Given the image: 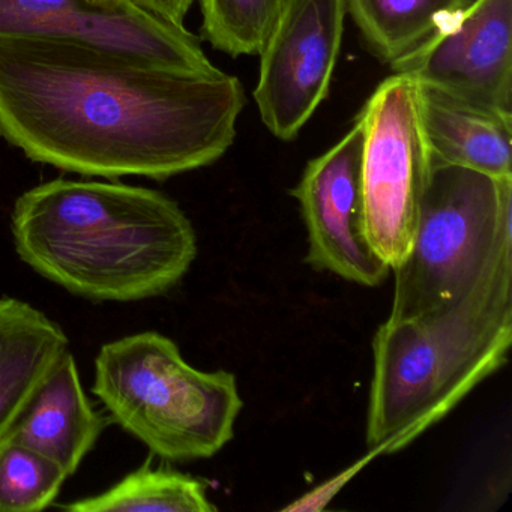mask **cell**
Returning a JSON list of instances; mask_svg holds the SVG:
<instances>
[{"label": "cell", "instance_id": "cell-4", "mask_svg": "<svg viewBox=\"0 0 512 512\" xmlns=\"http://www.w3.org/2000/svg\"><path fill=\"white\" fill-rule=\"evenodd\" d=\"M92 392L113 422L169 461L214 457L235 436L244 406L232 373L191 367L175 341L154 331L104 344Z\"/></svg>", "mask_w": 512, "mask_h": 512}, {"label": "cell", "instance_id": "cell-5", "mask_svg": "<svg viewBox=\"0 0 512 512\" xmlns=\"http://www.w3.org/2000/svg\"><path fill=\"white\" fill-rule=\"evenodd\" d=\"M512 178L433 160L389 320L431 316L512 272Z\"/></svg>", "mask_w": 512, "mask_h": 512}, {"label": "cell", "instance_id": "cell-14", "mask_svg": "<svg viewBox=\"0 0 512 512\" xmlns=\"http://www.w3.org/2000/svg\"><path fill=\"white\" fill-rule=\"evenodd\" d=\"M470 0H346L371 52L386 64L412 52Z\"/></svg>", "mask_w": 512, "mask_h": 512}, {"label": "cell", "instance_id": "cell-18", "mask_svg": "<svg viewBox=\"0 0 512 512\" xmlns=\"http://www.w3.org/2000/svg\"><path fill=\"white\" fill-rule=\"evenodd\" d=\"M382 454H385L382 446L371 448L368 454H365L361 460L356 461V463H353L352 466L347 467V469H344L343 472L338 473V475L332 476L331 479L323 482V484H320L319 487L314 488V490L308 491L307 494H304V496L299 497L298 500L286 506L284 511H322V509H325L326 505H328V503L331 502V500L334 499L368 463H371L374 458Z\"/></svg>", "mask_w": 512, "mask_h": 512}, {"label": "cell", "instance_id": "cell-2", "mask_svg": "<svg viewBox=\"0 0 512 512\" xmlns=\"http://www.w3.org/2000/svg\"><path fill=\"white\" fill-rule=\"evenodd\" d=\"M11 233L26 265L92 301L157 298L197 256L196 230L175 200L118 182L37 185L16 200Z\"/></svg>", "mask_w": 512, "mask_h": 512}, {"label": "cell", "instance_id": "cell-19", "mask_svg": "<svg viewBox=\"0 0 512 512\" xmlns=\"http://www.w3.org/2000/svg\"><path fill=\"white\" fill-rule=\"evenodd\" d=\"M196 0H149V10L170 22L184 25Z\"/></svg>", "mask_w": 512, "mask_h": 512}, {"label": "cell", "instance_id": "cell-15", "mask_svg": "<svg viewBox=\"0 0 512 512\" xmlns=\"http://www.w3.org/2000/svg\"><path fill=\"white\" fill-rule=\"evenodd\" d=\"M70 512H212L206 485L172 467L154 469L151 460L97 496L59 506Z\"/></svg>", "mask_w": 512, "mask_h": 512}, {"label": "cell", "instance_id": "cell-3", "mask_svg": "<svg viewBox=\"0 0 512 512\" xmlns=\"http://www.w3.org/2000/svg\"><path fill=\"white\" fill-rule=\"evenodd\" d=\"M512 344V272L446 310L386 320L373 341L368 449L406 448L499 370Z\"/></svg>", "mask_w": 512, "mask_h": 512}, {"label": "cell", "instance_id": "cell-17", "mask_svg": "<svg viewBox=\"0 0 512 512\" xmlns=\"http://www.w3.org/2000/svg\"><path fill=\"white\" fill-rule=\"evenodd\" d=\"M70 476L46 455L7 439L0 446V512L49 508Z\"/></svg>", "mask_w": 512, "mask_h": 512}, {"label": "cell", "instance_id": "cell-20", "mask_svg": "<svg viewBox=\"0 0 512 512\" xmlns=\"http://www.w3.org/2000/svg\"><path fill=\"white\" fill-rule=\"evenodd\" d=\"M134 2H136V4L142 5L143 8H146V10H149V7H148L149 0H134ZM149 11H151V10H149Z\"/></svg>", "mask_w": 512, "mask_h": 512}, {"label": "cell", "instance_id": "cell-9", "mask_svg": "<svg viewBox=\"0 0 512 512\" xmlns=\"http://www.w3.org/2000/svg\"><path fill=\"white\" fill-rule=\"evenodd\" d=\"M391 68L512 118V0L469 2Z\"/></svg>", "mask_w": 512, "mask_h": 512}, {"label": "cell", "instance_id": "cell-11", "mask_svg": "<svg viewBox=\"0 0 512 512\" xmlns=\"http://www.w3.org/2000/svg\"><path fill=\"white\" fill-rule=\"evenodd\" d=\"M110 421L86 397L76 358L67 350L29 398L8 439L46 455L73 476Z\"/></svg>", "mask_w": 512, "mask_h": 512}, {"label": "cell", "instance_id": "cell-6", "mask_svg": "<svg viewBox=\"0 0 512 512\" xmlns=\"http://www.w3.org/2000/svg\"><path fill=\"white\" fill-rule=\"evenodd\" d=\"M358 119L364 130L365 235L394 271L412 248L433 163L422 127L419 83L392 74L377 86Z\"/></svg>", "mask_w": 512, "mask_h": 512}, {"label": "cell", "instance_id": "cell-1", "mask_svg": "<svg viewBox=\"0 0 512 512\" xmlns=\"http://www.w3.org/2000/svg\"><path fill=\"white\" fill-rule=\"evenodd\" d=\"M238 77L178 73L80 44L0 38V136L82 176L166 181L236 139Z\"/></svg>", "mask_w": 512, "mask_h": 512}, {"label": "cell", "instance_id": "cell-10", "mask_svg": "<svg viewBox=\"0 0 512 512\" xmlns=\"http://www.w3.org/2000/svg\"><path fill=\"white\" fill-rule=\"evenodd\" d=\"M362 148L364 130L356 118L337 145L308 163L292 196L301 205L307 227V262L317 271L377 287L391 269L365 235Z\"/></svg>", "mask_w": 512, "mask_h": 512}, {"label": "cell", "instance_id": "cell-16", "mask_svg": "<svg viewBox=\"0 0 512 512\" xmlns=\"http://www.w3.org/2000/svg\"><path fill=\"white\" fill-rule=\"evenodd\" d=\"M289 0H200L205 40L232 58L262 52Z\"/></svg>", "mask_w": 512, "mask_h": 512}, {"label": "cell", "instance_id": "cell-7", "mask_svg": "<svg viewBox=\"0 0 512 512\" xmlns=\"http://www.w3.org/2000/svg\"><path fill=\"white\" fill-rule=\"evenodd\" d=\"M0 38L80 44L178 73L218 71L184 25L134 0H0Z\"/></svg>", "mask_w": 512, "mask_h": 512}, {"label": "cell", "instance_id": "cell-13", "mask_svg": "<svg viewBox=\"0 0 512 512\" xmlns=\"http://www.w3.org/2000/svg\"><path fill=\"white\" fill-rule=\"evenodd\" d=\"M70 346L46 313L16 298H0V446L29 398Z\"/></svg>", "mask_w": 512, "mask_h": 512}, {"label": "cell", "instance_id": "cell-12", "mask_svg": "<svg viewBox=\"0 0 512 512\" xmlns=\"http://www.w3.org/2000/svg\"><path fill=\"white\" fill-rule=\"evenodd\" d=\"M431 157L496 179L512 178V118L419 85Z\"/></svg>", "mask_w": 512, "mask_h": 512}, {"label": "cell", "instance_id": "cell-8", "mask_svg": "<svg viewBox=\"0 0 512 512\" xmlns=\"http://www.w3.org/2000/svg\"><path fill=\"white\" fill-rule=\"evenodd\" d=\"M346 0H289L260 56L253 97L265 127L290 142L328 97Z\"/></svg>", "mask_w": 512, "mask_h": 512}]
</instances>
